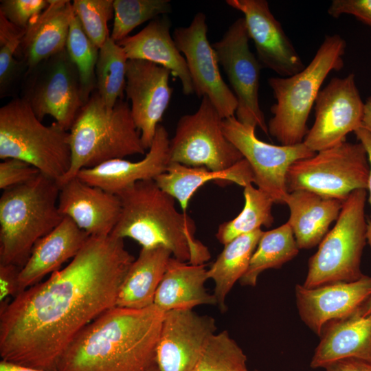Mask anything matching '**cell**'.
Segmentation results:
<instances>
[{
  "label": "cell",
  "mask_w": 371,
  "mask_h": 371,
  "mask_svg": "<svg viewBox=\"0 0 371 371\" xmlns=\"http://www.w3.org/2000/svg\"><path fill=\"white\" fill-rule=\"evenodd\" d=\"M170 74L166 68L148 61L127 62L125 93L131 100L133 119L141 133L146 150L153 142L157 127L172 97Z\"/></svg>",
  "instance_id": "cell-18"
},
{
  "label": "cell",
  "mask_w": 371,
  "mask_h": 371,
  "mask_svg": "<svg viewBox=\"0 0 371 371\" xmlns=\"http://www.w3.org/2000/svg\"><path fill=\"white\" fill-rule=\"evenodd\" d=\"M263 232L258 229L240 235L225 244L221 253L207 269L208 279L214 282L213 294L216 305L222 312L227 310L225 299L227 294L247 271Z\"/></svg>",
  "instance_id": "cell-30"
},
{
  "label": "cell",
  "mask_w": 371,
  "mask_h": 371,
  "mask_svg": "<svg viewBox=\"0 0 371 371\" xmlns=\"http://www.w3.org/2000/svg\"><path fill=\"white\" fill-rule=\"evenodd\" d=\"M249 40L245 21L241 17L233 22L223 37L212 45L238 102L235 117L242 124L258 126L268 135L258 99L262 67L249 49Z\"/></svg>",
  "instance_id": "cell-12"
},
{
  "label": "cell",
  "mask_w": 371,
  "mask_h": 371,
  "mask_svg": "<svg viewBox=\"0 0 371 371\" xmlns=\"http://www.w3.org/2000/svg\"><path fill=\"white\" fill-rule=\"evenodd\" d=\"M366 239L371 248V221H369V223H368Z\"/></svg>",
  "instance_id": "cell-48"
},
{
  "label": "cell",
  "mask_w": 371,
  "mask_h": 371,
  "mask_svg": "<svg viewBox=\"0 0 371 371\" xmlns=\"http://www.w3.org/2000/svg\"><path fill=\"white\" fill-rule=\"evenodd\" d=\"M21 268L14 265L0 264L1 304L8 296L14 297L19 293V275Z\"/></svg>",
  "instance_id": "cell-42"
},
{
  "label": "cell",
  "mask_w": 371,
  "mask_h": 371,
  "mask_svg": "<svg viewBox=\"0 0 371 371\" xmlns=\"http://www.w3.org/2000/svg\"><path fill=\"white\" fill-rule=\"evenodd\" d=\"M247 356L227 330L207 341L191 371H247Z\"/></svg>",
  "instance_id": "cell-36"
},
{
  "label": "cell",
  "mask_w": 371,
  "mask_h": 371,
  "mask_svg": "<svg viewBox=\"0 0 371 371\" xmlns=\"http://www.w3.org/2000/svg\"><path fill=\"white\" fill-rule=\"evenodd\" d=\"M209 280L204 265H193L172 257L155 294L154 304L164 312L216 305L205 287Z\"/></svg>",
  "instance_id": "cell-27"
},
{
  "label": "cell",
  "mask_w": 371,
  "mask_h": 371,
  "mask_svg": "<svg viewBox=\"0 0 371 371\" xmlns=\"http://www.w3.org/2000/svg\"><path fill=\"white\" fill-rule=\"evenodd\" d=\"M356 313L363 317L371 314V295L357 311Z\"/></svg>",
  "instance_id": "cell-47"
},
{
  "label": "cell",
  "mask_w": 371,
  "mask_h": 371,
  "mask_svg": "<svg viewBox=\"0 0 371 371\" xmlns=\"http://www.w3.org/2000/svg\"><path fill=\"white\" fill-rule=\"evenodd\" d=\"M344 201L306 190L288 193L284 203L289 208V224L300 249L319 244L336 221Z\"/></svg>",
  "instance_id": "cell-26"
},
{
  "label": "cell",
  "mask_w": 371,
  "mask_h": 371,
  "mask_svg": "<svg viewBox=\"0 0 371 371\" xmlns=\"http://www.w3.org/2000/svg\"><path fill=\"white\" fill-rule=\"evenodd\" d=\"M72 7L85 34L100 49L111 36L108 21L114 16L113 0H74Z\"/></svg>",
  "instance_id": "cell-38"
},
{
  "label": "cell",
  "mask_w": 371,
  "mask_h": 371,
  "mask_svg": "<svg viewBox=\"0 0 371 371\" xmlns=\"http://www.w3.org/2000/svg\"><path fill=\"white\" fill-rule=\"evenodd\" d=\"M172 253L159 247L142 248L120 286L116 306L142 309L154 304L156 292Z\"/></svg>",
  "instance_id": "cell-28"
},
{
  "label": "cell",
  "mask_w": 371,
  "mask_h": 371,
  "mask_svg": "<svg viewBox=\"0 0 371 371\" xmlns=\"http://www.w3.org/2000/svg\"><path fill=\"white\" fill-rule=\"evenodd\" d=\"M296 304L302 320L319 337L329 323L355 313L371 295V277L338 282L315 288L297 284Z\"/></svg>",
  "instance_id": "cell-19"
},
{
  "label": "cell",
  "mask_w": 371,
  "mask_h": 371,
  "mask_svg": "<svg viewBox=\"0 0 371 371\" xmlns=\"http://www.w3.org/2000/svg\"><path fill=\"white\" fill-rule=\"evenodd\" d=\"M170 139L166 128L159 124L145 157L137 161L116 159L97 166L82 169L77 176L82 181L118 194L134 183L155 179L168 168Z\"/></svg>",
  "instance_id": "cell-21"
},
{
  "label": "cell",
  "mask_w": 371,
  "mask_h": 371,
  "mask_svg": "<svg viewBox=\"0 0 371 371\" xmlns=\"http://www.w3.org/2000/svg\"><path fill=\"white\" fill-rule=\"evenodd\" d=\"M223 120L210 100L202 97L198 109L177 122L170 139V162L223 171L244 159L225 135Z\"/></svg>",
  "instance_id": "cell-10"
},
{
  "label": "cell",
  "mask_w": 371,
  "mask_h": 371,
  "mask_svg": "<svg viewBox=\"0 0 371 371\" xmlns=\"http://www.w3.org/2000/svg\"><path fill=\"white\" fill-rule=\"evenodd\" d=\"M245 205L234 219L221 223L216 234L223 245L235 238L250 233L261 226L270 227L274 218L271 213L273 199L267 193L249 183L244 187Z\"/></svg>",
  "instance_id": "cell-32"
},
{
  "label": "cell",
  "mask_w": 371,
  "mask_h": 371,
  "mask_svg": "<svg viewBox=\"0 0 371 371\" xmlns=\"http://www.w3.org/2000/svg\"><path fill=\"white\" fill-rule=\"evenodd\" d=\"M164 315L155 304L107 310L74 339L56 371H145L156 363Z\"/></svg>",
  "instance_id": "cell-2"
},
{
  "label": "cell",
  "mask_w": 371,
  "mask_h": 371,
  "mask_svg": "<svg viewBox=\"0 0 371 371\" xmlns=\"http://www.w3.org/2000/svg\"><path fill=\"white\" fill-rule=\"evenodd\" d=\"M216 330L214 317L192 309L164 312L156 349L159 370L191 371Z\"/></svg>",
  "instance_id": "cell-16"
},
{
  "label": "cell",
  "mask_w": 371,
  "mask_h": 371,
  "mask_svg": "<svg viewBox=\"0 0 371 371\" xmlns=\"http://www.w3.org/2000/svg\"><path fill=\"white\" fill-rule=\"evenodd\" d=\"M250 165L243 159L230 168L223 171L211 170L205 167H190L170 162L166 171L155 179L158 186L178 201L186 211L194 192L210 181L234 183L243 187L254 183Z\"/></svg>",
  "instance_id": "cell-29"
},
{
  "label": "cell",
  "mask_w": 371,
  "mask_h": 371,
  "mask_svg": "<svg viewBox=\"0 0 371 371\" xmlns=\"http://www.w3.org/2000/svg\"><path fill=\"white\" fill-rule=\"evenodd\" d=\"M58 209L89 236L111 234L122 210L117 194L91 186L78 177L60 186Z\"/></svg>",
  "instance_id": "cell-20"
},
{
  "label": "cell",
  "mask_w": 371,
  "mask_h": 371,
  "mask_svg": "<svg viewBox=\"0 0 371 371\" xmlns=\"http://www.w3.org/2000/svg\"><path fill=\"white\" fill-rule=\"evenodd\" d=\"M0 158L17 159L59 183L71 164L69 131L56 122L46 126L22 98L0 108Z\"/></svg>",
  "instance_id": "cell-7"
},
{
  "label": "cell",
  "mask_w": 371,
  "mask_h": 371,
  "mask_svg": "<svg viewBox=\"0 0 371 371\" xmlns=\"http://www.w3.org/2000/svg\"><path fill=\"white\" fill-rule=\"evenodd\" d=\"M361 127L371 134V96L368 97L365 102Z\"/></svg>",
  "instance_id": "cell-45"
},
{
  "label": "cell",
  "mask_w": 371,
  "mask_h": 371,
  "mask_svg": "<svg viewBox=\"0 0 371 371\" xmlns=\"http://www.w3.org/2000/svg\"><path fill=\"white\" fill-rule=\"evenodd\" d=\"M73 14L70 1L49 0L46 9L29 24L15 54L27 73L65 49Z\"/></svg>",
  "instance_id": "cell-22"
},
{
  "label": "cell",
  "mask_w": 371,
  "mask_h": 371,
  "mask_svg": "<svg viewBox=\"0 0 371 371\" xmlns=\"http://www.w3.org/2000/svg\"><path fill=\"white\" fill-rule=\"evenodd\" d=\"M22 98L36 117L55 119L67 131L86 104L78 69L66 49L50 57L25 75Z\"/></svg>",
  "instance_id": "cell-11"
},
{
  "label": "cell",
  "mask_w": 371,
  "mask_h": 371,
  "mask_svg": "<svg viewBox=\"0 0 371 371\" xmlns=\"http://www.w3.org/2000/svg\"><path fill=\"white\" fill-rule=\"evenodd\" d=\"M89 238L72 220L64 217L58 226L33 247L19 272V293L60 269L63 263L78 254Z\"/></svg>",
  "instance_id": "cell-24"
},
{
  "label": "cell",
  "mask_w": 371,
  "mask_h": 371,
  "mask_svg": "<svg viewBox=\"0 0 371 371\" xmlns=\"http://www.w3.org/2000/svg\"><path fill=\"white\" fill-rule=\"evenodd\" d=\"M128 59L124 49L109 36L99 49L95 67L96 91L109 108L123 99Z\"/></svg>",
  "instance_id": "cell-33"
},
{
  "label": "cell",
  "mask_w": 371,
  "mask_h": 371,
  "mask_svg": "<svg viewBox=\"0 0 371 371\" xmlns=\"http://www.w3.org/2000/svg\"><path fill=\"white\" fill-rule=\"evenodd\" d=\"M364 104L354 74L333 78L317 95L315 122L303 143L317 153L345 142L361 127Z\"/></svg>",
  "instance_id": "cell-14"
},
{
  "label": "cell",
  "mask_w": 371,
  "mask_h": 371,
  "mask_svg": "<svg viewBox=\"0 0 371 371\" xmlns=\"http://www.w3.org/2000/svg\"><path fill=\"white\" fill-rule=\"evenodd\" d=\"M357 139L363 146L369 161L370 170L368 183V190L369 191V203L371 206V134L365 128L361 127L355 131Z\"/></svg>",
  "instance_id": "cell-44"
},
{
  "label": "cell",
  "mask_w": 371,
  "mask_h": 371,
  "mask_svg": "<svg viewBox=\"0 0 371 371\" xmlns=\"http://www.w3.org/2000/svg\"><path fill=\"white\" fill-rule=\"evenodd\" d=\"M122 210L111 235L130 238L142 248L163 247L173 258L193 265L210 258L208 248L195 237V222L175 207V199L155 180L140 181L117 194Z\"/></svg>",
  "instance_id": "cell-3"
},
{
  "label": "cell",
  "mask_w": 371,
  "mask_h": 371,
  "mask_svg": "<svg viewBox=\"0 0 371 371\" xmlns=\"http://www.w3.org/2000/svg\"><path fill=\"white\" fill-rule=\"evenodd\" d=\"M247 371H249V370H247ZM254 371H258V370H254Z\"/></svg>",
  "instance_id": "cell-50"
},
{
  "label": "cell",
  "mask_w": 371,
  "mask_h": 371,
  "mask_svg": "<svg viewBox=\"0 0 371 371\" xmlns=\"http://www.w3.org/2000/svg\"><path fill=\"white\" fill-rule=\"evenodd\" d=\"M69 142L71 167L58 183L60 186L82 169L146 153L128 102L120 99L109 108L96 90L69 129Z\"/></svg>",
  "instance_id": "cell-4"
},
{
  "label": "cell",
  "mask_w": 371,
  "mask_h": 371,
  "mask_svg": "<svg viewBox=\"0 0 371 371\" xmlns=\"http://www.w3.org/2000/svg\"><path fill=\"white\" fill-rule=\"evenodd\" d=\"M172 37L187 63L194 92L198 97H207L223 119L235 116L238 102L221 76L207 38L205 14L196 13L188 26L177 27Z\"/></svg>",
  "instance_id": "cell-15"
},
{
  "label": "cell",
  "mask_w": 371,
  "mask_h": 371,
  "mask_svg": "<svg viewBox=\"0 0 371 371\" xmlns=\"http://www.w3.org/2000/svg\"><path fill=\"white\" fill-rule=\"evenodd\" d=\"M311 361L312 368H325L339 360L356 358L371 362V314L356 313L328 324Z\"/></svg>",
  "instance_id": "cell-25"
},
{
  "label": "cell",
  "mask_w": 371,
  "mask_h": 371,
  "mask_svg": "<svg viewBox=\"0 0 371 371\" xmlns=\"http://www.w3.org/2000/svg\"><path fill=\"white\" fill-rule=\"evenodd\" d=\"M0 371H44V370L27 368L22 366L8 363L4 361H1Z\"/></svg>",
  "instance_id": "cell-46"
},
{
  "label": "cell",
  "mask_w": 371,
  "mask_h": 371,
  "mask_svg": "<svg viewBox=\"0 0 371 371\" xmlns=\"http://www.w3.org/2000/svg\"><path fill=\"white\" fill-rule=\"evenodd\" d=\"M346 41L339 34L327 35L313 58L302 71L289 77L268 79L276 102L268 133L282 146L303 143L308 131L306 122L321 87L333 71L344 67Z\"/></svg>",
  "instance_id": "cell-6"
},
{
  "label": "cell",
  "mask_w": 371,
  "mask_h": 371,
  "mask_svg": "<svg viewBox=\"0 0 371 371\" xmlns=\"http://www.w3.org/2000/svg\"><path fill=\"white\" fill-rule=\"evenodd\" d=\"M255 129L242 124L235 116L223 122L225 135L251 166L254 183L271 196L275 203L284 204L289 193L286 188L288 168L295 161L311 157L316 153L304 143L293 146L266 143L257 137Z\"/></svg>",
  "instance_id": "cell-13"
},
{
  "label": "cell",
  "mask_w": 371,
  "mask_h": 371,
  "mask_svg": "<svg viewBox=\"0 0 371 371\" xmlns=\"http://www.w3.org/2000/svg\"><path fill=\"white\" fill-rule=\"evenodd\" d=\"M366 198L367 190L357 189L344 201L335 226L309 259L304 287L353 282L363 276L360 264L367 240Z\"/></svg>",
  "instance_id": "cell-8"
},
{
  "label": "cell",
  "mask_w": 371,
  "mask_h": 371,
  "mask_svg": "<svg viewBox=\"0 0 371 371\" xmlns=\"http://www.w3.org/2000/svg\"><path fill=\"white\" fill-rule=\"evenodd\" d=\"M114 21L111 38L116 43L135 27L172 12L169 0H113Z\"/></svg>",
  "instance_id": "cell-35"
},
{
  "label": "cell",
  "mask_w": 371,
  "mask_h": 371,
  "mask_svg": "<svg viewBox=\"0 0 371 371\" xmlns=\"http://www.w3.org/2000/svg\"><path fill=\"white\" fill-rule=\"evenodd\" d=\"M48 5L49 0H1L0 14L12 24L26 29Z\"/></svg>",
  "instance_id": "cell-39"
},
{
  "label": "cell",
  "mask_w": 371,
  "mask_h": 371,
  "mask_svg": "<svg viewBox=\"0 0 371 371\" xmlns=\"http://www.w3.org/2000/svg\"><path fill=\"white\" fill-rule=\"evenodd\" d=\"M299 249L287 222L276 229L264 232L240 283L243 286H256L262 271L280 268L295 257Z\"/></svg>",
  "instance_id": "cell-31"
},
{
  "label": "cell",
  "mask_w": 371,
  "mask_h": 371,
  "mask_svg": "<svg viewBox=\"0 0 371 371\" xmlns=\"http://www.w3.org/2000/svg\"><path fill=\"white\" fill-rule=\"evenodd\" d=\"M65 49L78 69L83 98L87 103L96 89L95 67L99 48L85 34L74 12L71 19Z\"/></svg>",
  "instance_id": "cell-34"
},
{
  "label": "cell",
  "mask_w": 371,
  "mask_h": 371,
  "mask_svg": "<svg viewBox=\"0 0 371 371\" xmlns=\"http://www.w3.org/2000/svg\"><path fill=\"white\" fill-rule=\"evenodd\" d=\"M145 371H160L157 363H155L152 366H150L148 369H146Z\"/></svg>",
  "instance_id": "cell-49"
},
{
  "label": "cell",
  "mask_w": 371,
  "mask_h": 371,
  "mask_svg": "<svg viewBox=\"0 0 371 371\" xmlns=\"http://www.w3.org/2000/svg\"><path fill=\"white\" fill-rule=\"evenodd\" d=\"M60 186L41 173L5 190L0 197V264L22 268L38 240L64 217L58 209Z\"/></svg>",
  "instance_id": "cell-5"
},
{
  "label": "cell",
  "mask_w": 371,
  "mask_h": 371,
  "mask_svg": "<svg viewBox=\"0 0 371 371\" xmlns=\"http://www.w3.org/2000/svg\"><path fill=\"white\" fill-rule=\"evenodd\" d=\"M26 29L19 27L0 14V95L5 97L23 74L25 76V65L16 56V50Z\"/></svg>",
  "instance_id": "cell-37"
},
{
  "label": "cell",
  "mask_w": 371,
  "mask_h": 371,
  "mask_svg": "<svg viewBox=\"0 0 371 371\" xmlns=\"http://www.w3.org/2000/svg\"><path fill=\"white\" fill-rule=\"evenodd\" d=\"M135 259L124 239L89 236L66 267L1 304V361L56 371L61 355L79 333L116 306Z\"/></svg>",
  "instance_id": "cell-1"
},
{
  "label": "cell",
  "mask_w": 371,
  "mask_h": 371,
  "mask_svg": "<svg viewBox=\"0 0 371 371\" xmlns=\"http://www.w3.org/2000/svg\"><path fill=\"white\" fill-rule=\"evenodd\" d=\"M370 164L359 143L343 142L293 163L286 172L289 193L306 190L344 201L357 189L368 190Z\"/></svg>",
  "instance_id": "cell-9"
},
{
  "label": "cell",
  "mask_w": 371,
  "mask_h": 371,
  "mask_svg": "<svg viewBox=\"0 0 371 371\" xmlns=\"http://www.w3.org/2000/svg\"><path fill=\"white\" fill-rule=\"evenodd\" d=\"M167 15L150 21L140 32L118 42L128 60H142L161 66L178 78L185 95L194 92L187 63L170 34Z\"/></svg>",
  "instance_id": "cell-23"
},
{
  "label": "cell",
  "mask_w": 371,
  "mask_h": 371,
  "mask_svg": "<svg viewBox=\"0 0 371 371\" xmlns=\"http://www.w3.org/2000/svg\"><path fill=\"white\" fill-rule=\"evenodd\" d=\"M41 172L34 166L17 159H6L0 163V189L5 190L25 183Z\"/></svg>",
  "instance_id": "cell-40"
},
{
  "label": "cell",
  "mask_w": 371,
  "mask_h": 371,
  "mask_svg": "<svg viewBox=\"0 0 371 371\" xmlns=\"http://www.w3.org/2000/svg\"><path fill=\"white\" fill-rule=\"evenodd\" d=\"M328 13L333 18L351 14L371 27V0H333Z\"/></svg>",
  "instance_id": "cell-41"
},
{
  "label": "cell",
  "mask_w": 371,
  "mask_h": 371,
  "mask_svg": "<svg viewBox=\"0 0 371 371\" xmlns=\"http://www.w3.org/2000/svg\"><path fill=\"white\" fill-rule=\"evenodd\" d=\"M225 2L243 14L249 38L254 43L257 58L262 67L272 70L281 77L291 76L305 67L266 0H227Z\"/></svg>",
  "instance_id": "cell-17"
},
{
  "label": "cell",
  "mask_w": 371,
  "mask_h": 371,
  "mask_svg": "<svg viewBox=\"0 0 371 371\" xmlns=\"http://www.w3.org/2000/svg\"><path fill=\"white\" fill-rule=\"evenodd\" d=\"M324 368L326 371H371V362L348 358L333 362Z\"/></svg>",
  "instance_id": "cell-43"
}]
</instances>
